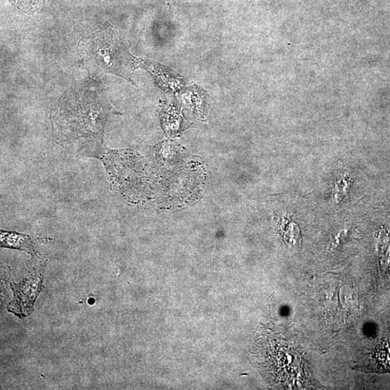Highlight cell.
<instances>
[{"label": "cell", "instance_id": "7a4b0ae2", "mask_svg": "<svg viewBox=\"0 0 390 390\" xmlns=\"http://www.w3.org/2000/svg\"><path fill=\"white\" fill-rule=\"evenodd\" d=\"M129 49L127 39L107 24L81 39L77 54L80 64L88 72L112 74L133 83L132 75L140 68V60Z\"/></svg>", "mask_w": 390, "mask_h": 390}, {"label": "cell", "instance_id": "277c9868", "mask_svg": "<svg viewBox=\"0 0 390 390\" xmlns=\"http://www.w3.org/2000/svg\"><path fill=\"white\" fill-rule=\"evenodd\" d=\"M38 240L26 234L1 231V247L24 250L34 256Z\"/></svg>", "mask_w": 390, "mask_h": 390}, {"label": "cell", "instance_id": "3957f363", "mask_svg": "<svg viewBox=\"0 0 390 390\" xmlns=\"http://www.w3.org/2000/svg\"><path fill=\"white\" fill-rule=\"evenodd\" d=\"M100 160L106 169L108 180L113 190L127 201L136 199L146 178L144 166L138 155L129 150H104ZM140 190V189H139Z\"/></svg>", "mask_w": 390, "mask_h": 390}, {"label": "cell", "instance_id": "6da1fadb", "mask_svg": "<svg viewBox=\"0 0 390 390\" xmlns=\"http://www.w3.org/2000/svg\"><path fill=\"white\" fill-rule=\"evenodd\" d=\"M114 109L100 83L88 81L63 95L51 119L54 140L66 148L100 159L104 133Z\"/></svg>", "mask_w": 390, "mask_h": 390}]
</instances>
